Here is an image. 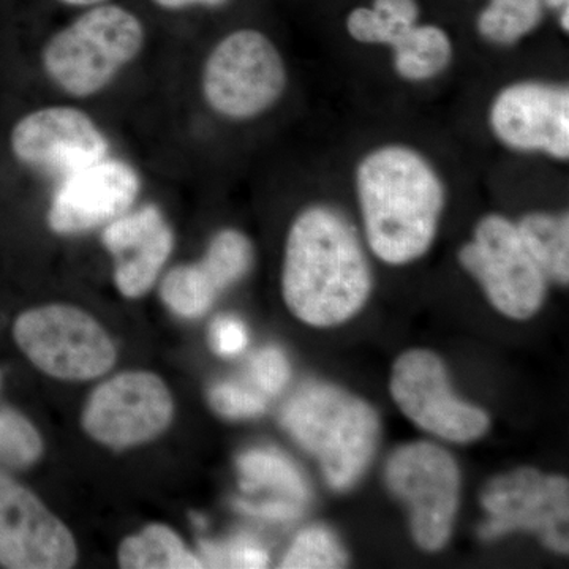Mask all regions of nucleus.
I'll return each instance as SVG.
<instances>
[{"instance_id": "5701e85b", "label": "nucleus", "mask_w": 569, "mask_h": 569, "mask_svg": "<svg viewBox=\"0 0 569 569\" xmlns=\"http://www.w3.org/2000/svg\"><path fill=\"white\" fill-rule=\"evenodd\" d=\"M39 430L17 410L0 407V466L28 468L43 456Z\"/></svg>"}, {"instance_id": "f257e3e1", "label": "nucleus", "mask_w": 569, "mask_h": 569, "mask_svg": "<svg viewBox=\"0 0 569 569\" xmlns=\"http://www.w3.org/2000/svg\"><path fill=\"white\" fill-rule=\"evenodd\" d=\"M367 246L391 266L415 263L436 242L447 182L427 153L406 142L369 149L355 167Z\"/></svg>"}, {"instance_id": "c756f323", "label": "nucleus", "mask_w": 569, "mask_h": 569, "mask_svg": "<svg viewBox=\"0 0 569 569\" xmlns=\"http://www.w3.org/2000/svg\"><path fill=\"white\" fill-rule=\"evenodd\" d=\"M236 508L241 509L246 515L269 520H293L302 515L298 501H274V503L260 505V507L239 501L236 503Z\"/></svg>"}, {"instance_id": "9d476101", "label": "nucleus", "mask_w": 569, "mask_h": 569, "mask_svg": "<svg viewBox=\"0 0 569 569\" xmlns=\"http://www.w3.org/2000/svg\"><path fill=\"white\" fill-rule=\"evenodd\" d=\"M482 508L489 519L479 537L490 541L511 531L538 535L542 545L559 553L569 548L568 479L523 467L490 479L482 490Z\"/></svg>"}, {"instance_id": "412c9836", "label": "nucleus", "mask_w": 569, "mask_h": 569, "mask_svg": "<svg viewBox=\"0 0 569 569\" xmlns=\"http://www.w3.org/2000/svg\"><path fill=\"white\" fill-rule=\"evenodd\" d=\"M238 470L241 486L247 492L271 489L290 497L298 503L309 500L310 489L305 475L283 455L269 449H254L239 456Z\"/></svg>"}, {"instance_id": "9b49d317", "label": "nucleus", "mask_w": 569, "mask_h": 569, "mask_svg": "<svg viewBox=\"0 0 569 569\" xmlns=\"http://www.w3.org/2000/svg\"><path fill=\"white\" fill-rule=\"evenodd\" d=\"M140 168L118 151L51 183L47 223L58 236L102 230L140 203L144 192Z\"/></svg>"}, {"instance_id": "2eb2a0df", "label": "nucleus", "mask_w": 569, "mask_h": 569, "mask_svg": "<svg viewBox=\"0 0 569 569\" xmlns=\"http://www.w3.org/2000/svg\"><path fill=\"white\" fill-rule=\"evenodd\" d=\"M77 560L69 527L36 493L0 473V567L67 569Z\"/></svg>"}, {"instance_id": "bb28decb", "label": "nucleus", "mask_w": 569, "mask_h": 569, "mask_svg": "<svg viewBox=\"0 0 569 569\" xmlns=\"http://www.w3.org/2000/svg\"><path fill=\"white\" fill-rule=\"evenodd\" d=\"M250 367L258 387L269 396L279 395L291 377L290 362L283 351L277 347H266L258 351Z\"/></svg>"}, {"instance_id": "a878e982", "label": "nucleus", "mask_w": 569, "mask_h": 569, "mask_svg": "<svg viewBox=\"0 0 569 569\" xmlns=\"http://www.w3.org/2000/svg\"><path fill=\"white\" fill-rule=\"evenodd\" d=\"M209 403L224 418H253L264 413L266 400L234 383H220L209 391Z\"/></svg>"}, {"instance_id": "c85d7f7f", "label": "nucleus", "mask_w": 569, "mask_h": 569, "mask_svg": "<svg viewBox=\"0 0 569 569\" xmlns=\"http://www.w3.org/2000/svg\"><path fill=\"white\" fill-rule=\"evenodd\" d=\"M370 9L399 31L413 28L421 17V7H419L418 0H372Z\"/></svg>"}, {"instance_id": "1a4fd4ad", "label": "nucleus", "mask_w": 569, "mask_h": 569, "mask_svg": "<svg viewBox=\"0 0 569 569\" xmlns=\"http://www.w3.org/2000/svg\"><path fill=\"white\" fill-rule=\"evenodd\" d=\"M385 477L391 492L410 509L411 533L419 548L443 549L460 497V471L452 456L427 441L403 445L389 458Z\"/></svg>"}, {"instance_id": "f8f14e48", "label": "nucleus", "mask_w": 569, "mask_h": 569, "mask_svg": "<svg viewBox=\"0 0 569 569\" xmlns=\"http://www.w3.org/2000/svg\"><path fill=\"white\" fill-rule=\"evenodd\" d=\"M498 144L527 156L569 160V88L567 82L519 80L498 89L488 111Z\"/></svg>"}, {"instance_id": "39448f33", "label": "nucleus", "mask_w": 569, "mask_h": 569, "mask_svg": "<svg viewBox=\"0 0 569 569\" xmlns=\"http://www.w3.org/2000/svg\"><path fill=\"white\" fill-rule=\"evenodd\" d=\"M287 59L268 33L239 28L206 52L198 71V96L206 111L227 123L264 118L287 96Z\"/></svg>"}, {"instance_id": "dca6fc26", "label": "nucleus", "mask_w": 569, "mask_h": 569, "mask_svg": "<svg viewBox=\"0 0 569 569\" xmlns=\"http://www.w3.org/2000/svg\"><path fill=\"white\" fill-rule=\"evenodd\" d=\"M112 280L123 298L148 295L174 250V230L159 204L138 203L102 228Z\"/></svg>"}, {"instance_id": "7c9ffc66", "label": "nucleus", "mask_w": 569, "mask_h": 569, "mask_svg": "<svg viewBox=\"0 0 569 569\" xmlns=\"http://www.w3.org/2000/svg\"><path fill=\"white\" fill-rule=\"evenodd\" d=\"M157 10L164 13L182 14L198 10H219L231 0H149Z\"/></svg>"}, {"instance_id": "20e7f679", "label": "nucleus", "mask_w": 569, "mask_h": 569, "mask_svg": "<svg viewBox=\"0 0 569 569\" xmlns=\"http://www.w3.org/2000/svg\"><path fill=\"white\" fill-rule=\"evenodd\" d=\"M282 425L320 462L326 481L348 490L366 473L380 440V418L343 389L307 381L282 408Z\"/></svg>"}, {"instance_id": "cd10ccee", "label": "nucleus", "mask_w": 569, "mask_h": 569, "mask_svg": "<svg viewBox=\"0 0 569 569\" xmlns=\"http://www.w3.org/2000/svg\"><path fill=\"white\" fill-rule=\"evenodd\" d=\"M211 346L217 355L231 358L242 353L249 346V331L239 318L223 316L216 318L209 332Z\"/></svg>"}, {"instance_id": "473e14b6", "label": "nucleus", "mask_w": 569, "mask_h": 569, "mask_svg": "<svg viewBox=\"0 0 569 569\" xmlns=\"http://www.w3.org/2000/svg\"><path fill=\"white\" fill-rule=\"evenodd\" d=\"M545 6H548L549 9L553 10H565L569 9V0H542Z\"/></svg>"}, {"instance_id": "ddd939ff", "label": "nucleus", "mask_w": 569, "mask_h": 569, "mask_svg": "<svg viewBox=\"0 0 569 569\" xmlns=\"http://www.w3.org/2000/svg\"><path fill=\"white\" fill-rule=\"evenodd\" d=\"M173 417V396L162 378L151 372H123L92 392L81 422L92 440L123 449L162 436Z\"/></svg>"}, {"instance_id": "f03ea898", "label": "nucleus", "mask_w": 569, "mask_h": 569, "mask_svg": "<svg viewBox=\"0 0 569 569\" xmlns=\"http://www.w3.org/2000/svg\"><path fill=\"white\" fill-rule=\"evenodd\" d=\"M373 277L358 231L336 206L313 203L288 228L284 305L298 320L331 328L351 320L372 295Z\"/></svg>"}, {"instance_id": "423d86ee", "label": "nucleus", "mask_w": 569, "mask_h": 569, "mask_svg": "<svg viewBox=\"0 0 569 569\" xmlns=\"http://www.w3.org/2000/svg\"><path fill=\"white\" fill-rule=\"evenodd\" d=\"M9 146L22 168L50 183L116 152L107 127L69 100L22 114L11 127Z\"/></svg>"}, {"instance_id": "7ed1b4c3", "label": "nucleus", "mask_w": 569, "mask_h": 569, "mask_svg": "<svg viewBox=\"0 0 569 569\" xmlns=\"http://www.w3.org/2000/svg\"><path fill=\"white\" fill-rule=\"evenodd\" d=\"M140 14L108 2L78 10L41 44L40 70L63 100L86 103L114 88L148 48Z\"/></svg>"}, {"instance_id": "f704fd0d", "label": "nucleus", "mask_w": 569, "mask_h": 569, "mask_svg": "<svg viewBox=\"0 0 569 569\" xmlns=\"http://www.w3.org/2000/svg\"><path fill=\"white\" fill-rule=\"evenodd\" d=\"M3 385V372L2 369H0V388H2Z\"/></svg>"}, {"instance_id": "2f4dec72", "label": "nucleus", "mask_w": 569, "mask_h": 569, "mask_svg": "<svg viewBox=\"0 0 569 569\" xmlns=\"http://www.w3.org/2000/svg\"><path fill=\"white\" fill-rule=\"evenodd\" d=\"M58 6L66 7L70 10H84L91 7L102 6V3L112 2V0H52Z\"/></svg>"}, {"instance_id": "393cba45", "label": "nucleus", "mask_w": 569, "mask_h": 569, "mask_svg": "<svg viewBox=\"0 0 569 569\" xmlns=\"http://www.w3.org/2000/svg\"><path fill=\"white\" fill-rule=\"evenodd\" d=\"M200 559L209 568L258 569L269 565L268 550L249 538H236L222 545L200 541Z\"/></svg>"}, {"instance_id": "4468645a", "label": "nucleus", "mask_w": 569, "mask_h": 569, "mask_svg": "<svg viewBox=\"0 0 569 569\" xmlns=\"http://www.w3.org/2000/svg\"><path fill=\"white\" fill-rule=\"evenodd\" d=\"M391 395L408 419L443 440L470 443L489 430L488 415L455 396L447 367L432 351L410 350L397 359Z\"/></svg>"}, {"instance_id": "6ab92c4d", "label": "nucleus", "mask_w": 569, "mask_h": 569, "mask_svg": "<svg viewBox=\"0 0 569 569\" xmlns=\"http://www.w3.org/2000/svg\"><path fill=\"white\" fill-rule=\"evenodd\" d=\"M518 227L520 239L548 280L569 282L568 212L535 211L526 213Z\"/></svg>"}, {"instance_id": "aec40b11", "label": "nucleus", "mask_w": 569, "mask_h": 569, "mask_svg": "<svg viewBox=\"0 0 569 569\" xmlns=\"http://www.w3.org/2000/svg\"><path fill=\"white\" fill-rule=\"evenodd\" d=\"M123 569H198L203 560L183 545L179 535L162 523H151L123 539L118 550Z\"/></svg>"}, {"instance_id": "f3484780", "label": "nucleus", "mask_w": 569, "mask_h": 569, "mask_svg": "<svg viewBox=\"0 0 569 569\" xmlns=\"http://www.w3.org/2000/svg\"><path fill=\"white\" fill-rule=\"evenodd\" d=\"M253 261L249 236L236 228H223L212 236L198 263L176 266L163 276L160 298L178 316H204L224 290L249 274Z\"/></svg>"}, {"instance_id": "0eeeda50", "label": "nucleus", "mask_w": 569, "mask_h": 569, "mask_svg": "<svg viewBox=\"0 0 569 569\" xmlns=\"http://www.w3.org/2000/svg\"><path fill=\"white\" fill-rule=\"evenodd\" d=\"M13 337L37 369L59 380H93L110 372L118 359L99 321L74 306L26 310L14 321Z\"/></svg>"}, {"instance_id": "b1692460", "label": "nucleus", "mask_w": 569, "mask_h": 569, "mask_svg": "<svg viewBox=\"0 0 569 569\" xmlns=\"http://www.w3.org/2000/svg\"><path fill=\"white\" fill-rule=\"evenodd\" d=\"M348 561L346 549L331 531L312 527L301 531L283 557L280 568L313 569L343 568Z\"/></svg>"}, {"instance_id": "6e6552de", "label": "nucleus", "mask_w": 569, "mask_h": 569, "mask_svg": "<svg viewBox=\"0 0 569 569\" xmlns=\"http://www.w3.org/2000/svg\"><path fill=\"white\" fill-rule=\"evenodd\" d=\"M459 263L473 277L490 305L512 320H529L548 295V277L520 239L516 222L488 213L459 250Z\"/></svg>"}, {"instance_id": "4be33fe9", "label": "nucleus", "mask_w": 569, "mask_h": 569, "mask_svg": "<svg viewBox=\"0 0 569 569\" xmlns=\"http://www.w3.org/2000/svg\"><path fill=\"white\" fill-rule=\"evenodd\" d=\"M542 14V0H489L478 14L477 31L490 44L511 48L537 31Z\"/></svg>"}, {"instance_id": "a211bd4d", "label": "nucleus", "mask_w": 569, "mask_h": 569, "mask_svg": "<svg viewBox=\"0 0 569 569\" xmlns=\"http://www.w3.org/2000/svg\"><path fill=\"white\" fill-rule=\"evenodd\" d=\"M392 69L407 82L437 80L451 67L455 43L437 24H415L391 47Z\"/></svg>"}, {"instance_id": "72a5a7b5", "label": "nucleus", "mask_w": 569, "mask_h": 569, "mask_svg": "<svg viewBox=\"0 0 569 569\" xmlns=\"http://www.w3.org/2000/svg\"><path fill=\"white\" fill-rule=\"evenodd\" d=\"M559 22H560L561 31H563L565 33H568V31H569V9H565V10L560 11Z\"/></svg>"}]
</instances>
